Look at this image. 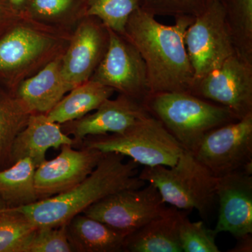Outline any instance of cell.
Returning a JSON list of instances; mask_svg holds the SVG:
<instances>
[{"instance_id":"7","label":"cell","mask_w":252,"mask_h":252,"mask_svg":"<svg viewBox=\"0 0 252 252\" xmlns=\"http://www.w3.org/2000/svg\"><path fill=\"white\" fill-rule=\"evenodd\" d=\"M185 46L193 68L194 86L236 52L220 0H214L194 17L186 32Z\"/></svg>"},{"instance_id":"8","label":"cell","mask_w":252,"mask_h":252,"mask_svg":"<svg viewBox=\"0 0 252 252\" xmlns=\"http://www.w3.org/2000/svg\"><path fill=\"white\" fill-rule=\"evenodd\" d=\"M193 154L216 177L252 173V114L207 132Z\"/></svg>"},{"instance_id":"22","label":"cell","mask_w":252,"mask_h":252,"mask_svg":"<svg viewBox=\"0 0 252 252\" xmlns=\"http://www.w3.org/2000/svg\"><path fill=\"white\" fill-rule=\"evenodd\" d=\"M86 16L84 0H31L26 17L57 29L73 32Z\"/></svg>"},{"instance_id":"5","label":"cell","mask_w":252,"mask_h":252,"mask_svg":"<svg viewBox=\"0 0 252 252\" xmlns=\"http://www.w3.org/2000/svg\"><path fill=\"white\" fill-rule=\"evenodd\" d=\"M138 177L154 185L165 203L185 211L197 210L204 220L217 202V177L186 150L173 166H144Z\"/></svg>"},{"instance_id":"1","label":"cell","mask_w":252,"mask_h":252,"mask_svg":"<svg viewBox=\"0 0 252 252\" xmlns=\"http://www.w3.org/2000/svg\"><path fill=\"white\" fill-rule=\"evenodd\" d=\"M193 18L177 16L173 25L167 26L141 6L129 16L123 36L135 46L144 60L151 94H192L193 71L186 49L185 34Z\"/></svg>"},{"instance_id":"16","label":"cell","mask_w":252,"mask_h":252,"mask_svg":"<svg viewBox=\"0 0 252 252\" xmlns=\"http://www.w3.org/2000/svg\"><path fill=\"white\" fill-rule=\"evenodd\" d=\"M62 56L20 83L13 91L29 114L46 115L69 92L62 74Z\"/></svg>"},{"instance_id":"26","label":"cell","mask_w":252,"mask_h":252,"mask_svg":"<svg viewBox=\"0 0 252 252\" xmlns=\"http://www.w3.org/2000/svg\"><path fill=\"white\" fill-rule=\"evenodd\" d=\"M142 0H84L86 16H94L119 34H124L127 19Z\"/></svg>"},{"instance_id":"4","label":"cell","mask_w":252,"mask_h":252,"mask_svg":"<svg viewBox=\"0 0 252 252\" xmlns=\"http://www.w3.org/2000/svg\"><path fill=\"white\" fill-rule=\"evenodd\" d=\"M183 149L193 154L204 136L220 126L238 121L228 109L188 93H159L145 102Z\"/></svg>"},{"instance_id":"30","label":"cell","mask_w":252,"mask_h":252,"mask_svg":"<svg viewBox=\"0 0 252 252\" xmlns=\"http://www.w3.org/2000/svg\"><path fill=\"white\" fill-rule=\"evenodd\" d=\"M21 17L9 4L7 0H0V36Z\"/></svg>"},{"instance_id":"10","label":"cell","mask_w":252,"mask_h":252,"mask_svg":"<svg viewBox=\"0 0 252 252\" xmlns=\"http://www.w3.org/2000/svg\"><path fill=\"white\" fill-rule=\"evenodd\" d=\"M107 28L108 47L91 79L145 104L151 94L144 60L130 41Z\"/></svg>"},{"instance_id":"3","label":"cell","mask_w":252,"mask_h":252,"mask_svg":"<svg viewBox=\"0 0 252 252\" xmlns=\"http://www.w3.org/2000/svg\"><path fill=\"white\" fill-rule=\"evenodd\" d=\"M73 32L20 17L0 36V80L11 93L25 79L34 75L64 54Z\"/></svg>"},{"instance_id":"32","label":"cell","mask_w":252,"mask_h":252,"mask_svg":"<svg viewBox=\"0 0 252 252\" xmlns=\"http://www.w3.org/2000/svg\"><path fill=\"white\" fill-rule=\"evenodd\" d=\"M15 12L21 16L26 17L31 0H7Z\"/></svg>"},{"instance_id":"14","label":"cell","mask_w":252,"mask_h":252,"mask_svg":"<svg viewBox=\"0 0 252 252\" xmlns=\"http://www.w3.org/2000/svg\"><path fill=\"white\" fill-rule=\"evenodd\" d=\"M149 114L143 102L119 94L117 98L104 101L95 112L61 124V127L74 139V147H78L89 136L122 133Z\"/></svg>"},{"instance_id":"11","label":"cell","mask_w":252,"mask_h":252,"mask_svg":"<svg viewBox=\"0 0 252 252\" xmlns=\"http://www.w3.org/2000/svg\"><path fill=\"white\" fill-rule=\"evenodd\" d=\"M192 94L243 119L252 114V63L235 52L200 79Z\"/></svg>"},{"instance_id":"31","label":"cell","mask_w":252,"mask_h":252,"mask_svg":"<svg viewBox=\"0 0 252 252\" xmlns=\"http://www.w3.org/2000/svg\"><path fill=\"white\" fill-rule=\"evenodd\" d=\"M252 234H248L241 238L237 239L236 245L230 252H252Z\"/></svg>"},{"instance_id":"20","label":"cell","mask_w":252,"mask_h":252,"mask_svg":"<svg viewBox=\"0 0 252 252\" xmlns=\"http://www.w3.org/2000/svg\"><path fill=\"white\" fill-rule=\"evenodd\" d=\"M114 92L112 88L90 79L73 88L46 116L61 125L77 120L96 110Z\"/></svg>"},{"instance_id":"28","label":"cell","mask_w":252,"mask_h":252,"mask_svg":"<svg viewBox=\"0 0 252 252\" xmlns=\"http://www.w3.org/2000/svg\"><path fill=\"white\" fill-rule=\"evenodd\" d=\"M23 252H72L66 224L59 227H37Z\"/></svg>"},{"instance_id":"13","label":"cell","mask_w":252,"mask_h":252,"mask_svg":"<svg viewBox=\"0 0 252 252\" xmlns=\"http://www.w3.org/2000/svg\"><path fill=\"white\" fill-rule=\"evenodd\" d=\"M104 154L89 147L75 149L71 144L62 146L57 157L36 167L34 182L40 200L79 185L92 173Z\"/></svg>"},{"instance_id":"17","label":"cell","mask_w":252,"mask_h":252,"mask_svg":"<svg viewBox=\"0 0 252 252\" xmlns=\"http://www.w3.org/2000/svg\"><path fill=\"white\" fill-rule=\"evenodd\" d=\"M64 144L74 147L75 141L63 132L61 124L50 120L46 114H31L13 144L11 165L28 158L38 167L46 160L50 149H61Z\"/></svg>"},{"instance_id":"18","label":"cell","mask_w":252,"mask_h":252,"mask_svg":"<svg viewBox=\"0 0 252 252\" xmlns=\"http://www.w3.org/2000/svg\"><path fill=\"white\" fill-rule=\"evenodd\" d=\"M187 214L175 207L127 235L124 252H182L179 232Z\"/></svg>"},{"instance_id":"9","label":"cell","mask_w":252,"mask_h":252,"mask_svg":"<svg viewBox=\"0 0 252 252\" xmlns=\"http://www.w3.org/2000/svg\"><path fill=\"white\" fill-rule=\"evenodd\" d=\"M167 207L157 189L149 183L107 195L82 214L128 235L161 215Z\"/></svg>"},{"instance_id":"23","label":"cell","mask_w":252,"mask_h":252,"mask_svg":"<svg viewBox=\"0 0 252 252\" xmlns=\"http://www.w3.org/2000/svg\"><path fill=\"white\" fill-rule=\"evenodd\" d=\"M31 114L11 91L0 88V170L11 165V151Z\"/></svg>"},{"instance_id":"15","label":"cell","mask_w":252,"mask_h":252,"mask_svg":"<svg viewBox=\"0 0 252 252\" xmlns=\"http://www.w3.org/2000/svg\"><path fill=\"white\" fill-rule=\"evenodd\" d=\"M219 217L215 231L235 239L252 234V173L232 172L217 177Z\"/></svg>"},{"instance_id":"19","label":"cell","mask_w":252,"mask_h":252,"mask_svg":"<svg viewBox=\"0 0 252 252\" xmlns=\"http://www.w3.org/2000/svg\"><path fill=\"white\" fill-rule=\"evenodd\" d=\"M66 230L72 252H124L127 235L84 214L71 219Z\"/></svg>"},{"instance_id":"24","label":"cell","mask_w":252,"mask_h":252,"mask_svg":"<svg viewBox=\"0 0 252 252\" xmlns=\"http://www.w3.org/2000/svg\"><path fill=\"white\" fill-rule=\"evenodd\" d=\"M237 54L252 63V0H220Z\"/></svg>"},{"instance_id":"6","label":"cell","mask_w":252,"mask_h":252,"mask_svg":"<svg viewBox=\"0 0 252 252\" xmlns=\"http://www.w3.org/2000/svg\"><path fill=\"white\" fill-rule=\"evenodd\" d=\"M78 147L122 154L148 167L173 166L185 151L162 123L151 114L122 133L89 136Z\"/></svg>"},{"instance_id":"21","label":"cell","mask_w":252,"mask_h":252,"mask_svg":"<svg viewBox=\"0 0 252 252\" xmlns=\"http://www.w3.org/2000/svg\"><path fill=\"white\" fill-rule=\"evenodd\" d=\"M36 166L28 158L0 170V197L6 208L28 206L40 200L36 192Z\"/></svg>"},{"instance_id":"2","label":"cell","mask_w":252,"mask_h":252,"mask_svg":"<svg viewBox=\"0 0 252 252\" xmlns=\"http://www.w3.org/2000/svg\"><path fill=\"white\" fill-rule=\"evenodd\" d=\"M122 154L104 153L87 178L63 193L28 206L9 208L22 213L36 227H59L107 195L127 189H139L146 182L138 177L139 164L125 161Z\"/></svg>"},{"instance_id":"25","label":"cell","mask_w":252,"mask_h":252,"mask_svg":"<svg viewBox=\"0 0 252 252\" xmlns=\"http://www.w3.org/2000/svg\"><path fill=\"white\" fill-rule=\"evenodd\" d=\"M36 228L21 212L0 210V252H23Z\"/></svg>"},{"instance_id":"33","label":"cell","mask_w":252,"mask_h":252,"mask_svg":"<svg viewBox=\"0 0 252 252\" xmlns=\"http://www.w3.org/2000/svg\"><path fill=\"white\" fill-rule=\"evenodd\" d=\"M6 208V205H5L4 202L3 201L2 199L0 197V210H2Z\"/></svg>"},{"instance_id":"12","label":"cell","mask_w":252,"mask_h":252,"mask_svg":"<svg viewBox=\"0 0 252 252\" xmlns=\"http://www.w3.org/2000/svg\"><path fill=\"white\" fill-rule=\"evenodd\" d=\"M108 44V28L98 18L86 16L78 23L62 56V74L69 91L90 80Z\"/></svg>"},{"instance_id":"27","label":"cell","mask_w":252,"mask_h":252,"mask_svg":"<svg viewBox=\"0 0 252 252\" xmlns=\"http://www.w3.org/2000/svg\"><path fill=\"white\" fill-rule=\"evenodd\" d=\"M217 233L203 221L192 222L186 216L181 223L179 237L184 252H220Z\"/></svg>"},{"instance_id":"29","label":"cell","mask_w":252,"mask_h":252,"mask_svg":"<svg viewBox=\"0 0 252 252\" xmlns=\"http://www.w3.org/2000/svg\"><path fill=\"white\" fill-rule=\"evenodd\" d=\"M214 0H142L141 7L155 16H196Z\"/></svg>"}]
</instances>
